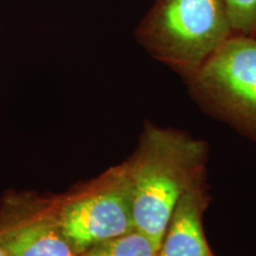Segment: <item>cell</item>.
Instances as JSON below:
<instances>
[{
    "mask_svg": "<svg viewBox=\"0 0 256 256\" xmlns=\"http://www.w3.org/2000/svg\"><path fill=\"white\" fill-rule=\"evenodd\" d=\"M209 200L206 174L194 182L176 204L158 256H216L203 226Z\"/></svg>",
    "mask_w": 256,
    "mask_h": 256,
    "instance_id": "obj_6",
    "label": "cell"
},
{
    "mask_svg": "<svg viewBox=\"0 0 256 256\" xmlns=\"http://www.w3.org/2000/svg\"><path fill=\"white\" fill-rule=\"evenodd\" d=\"M235 34L256 37V0H226Z\"/></svg>",
    "mask_w": 256,
    "mask_h": 256,
    "instance_id": "obj_8",
    "label": "cell"
},
{
    "mask_svg": "<svg viewBox=\"0 0 256 256\" xmlns=\"http://www.w3.org/2000/svg\"><path fill=\"white\" fill-rule=\"evenodd\" d=\"M159 248L138 230L98 243L78 256H158Z\"/></svg>",
    "mask_w": 256,
    "mask_h": 256,
    "instance_id": "obj_7",
    "label": "cell"
},
{
    "mask_svg": "<svg viewBox=\"0 0 256 256\" xmlns=\"http://www.w3.org/2000/svg\"><path fill=\"white\" fill-rule=\"evenodd\" d=\"M206 145L174 128L148 124L124 162L132 194L134 229L160 249L183 194L206 174Z\"/></svg>",
    "mask_w": 256,
    "mask_h": 256,
    "instance_id": "obj_1",
    "label": "cell"
},
{
    "mask_svg": "<svg viewBox=\"0 0 256 256\" xmlns=\"http://www.w3.org/2000/svg\"><path fill=\"white\" fill-rule=\"evenodd\" d=\"M0 247L8 256H78L60 226L55 198L8 192L0 202Z\"/></svg>",
    "mask_w": 256,
    "mask_h": 256,
    "instance_id": "obj_5",
    "label": "cell"
},
{
    "mask_svg": "<svg viewBox=\"0 0 256 256\" xmlns=\"http://www.w3.org/2000/svg\"><path fill=\"white\" fill-rule=\"evenodd\" d=\"M188 81L202 104L256 140V37L235 34Z\"/></svg>",
    "mask_w": 256,
    "mask_h": 256,
    "instance_id": "obj_4",
    "label": "cell"
},
{
    "mask_svg": "<svg viewBox=\"0 0 256 256\" xmlns=\"http://www.w3.org/2000/svg\"><path fill=\"white\" fill-rule=\"evenodd\" d=\"M235 34L226 0H156L136 37L185 78Z\"/></svg>",
    "mask_w": 256,
    "mask_h": 256,
    "instance_id": "obj_2",
    "label": "cell"
},
{
    "mask_svg": "<svg viewBox=\"0 0 256 256\" xmlns=\"http://www.w3.org/2000/svg\"><path fill=\"white\" fill-rule=\"evenodd\" d=\"M60 226L78 254L134 230L126 166H112L74 191L55 197Z\"/></svg>",
    "mask_w": 256,
    "mask_h": 256,
    "instance_id": "obj_3",
    "label": "cell"
},
{
    "mask_svg": "<svg viewBox=\"0 0 256 256\" xmlns=\"http://www.w3.org/2000/svg\"><path fill=\"white\" fill-rule=\"evenodd\" d=\"M0 256H8L6 255V252H4V249H2V247H0Z\"/></svg>",
    "mask_w": 256,
    "mask_h": 256,
    "instance_id": "obj_9",
    "label": "cell"
}]
</instances>
